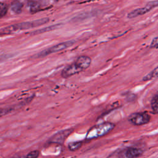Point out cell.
Segmentation results:
<instances>
[{
  "label": "cell",
  "mask_w": 158,
  "mask_h": 158,
  "mask_svg": "<svg viewBox=\"0 0 158 158\" xmlns=\"http://www.w3.org/2000/svg\"><path fill=\"white\" fill-rule=\"evenodd\" d=\"M150 115L145 112H136L128 117V121L134 125H143L150 121Z\"/></svg>",
  "instance_id": "cell-5"
},
{
  "label": "cell",
  "mask_w": 158,
  "mask_h": 158,
  "mask_svg": "<svg viewBox=\"0 0 158 158\" xmlns=\"http://www.w3.org/2000/svg\"><path fill=\"white\" fill-rule=\"evenodd\" d=\"M40 155V151L38 150H35L30 152L27 156V157H30V158H36L38 157Z\"/></svg>",
  "instance_id": "cell-16"
},
{
  "label": "cell",
  "mask_w": 158,
  "mask_h": 158,
  "mask_svg": "<svg viewBox=\"0 0 158 158\" xmlns=\"http://www.w3.org/2000/svg\"><path fill=\"white\" fill-rule=\"evenodd\" d=\"M82 146V141H74L70 142L68 144V148L71 151H75L78 150Z\"/></svg>",
  "instance_id": "cell-12"
},
{
  "label": "cell",
  "mask_w": 158,
  "mask_h": 158,
  "mask_svg": "<svg viewBox=\"0 0 158 158\" xmlns=\"http://www.w3.org/2000/svg\"><path fill=\"white\" fill-rule=\"evenodd\" d=\"M158 47V36L153 38L152 40L151 44H150V48H155Z\"/></svg>",
  "instance_id": "cell-18"
},
{
  "label": "cell",
  "mask_w": 158,
  "mask_h": 158,
  "mask_svg": "<svg viewBox=\"0 0 158 158\" xmlns=\"http://www.w3.org/2000/svg\"><path fill=\"white\" fill-rule=\"evenodd\" d=\"M143 151L137 148H128L123 153V156L127 158H134L141 156L143 154Z\"/></svg>",
  "instance_id": "cell-8"
},
{
  "label": "cell",
  "mask_w": 158,
  "mask_h": 158,
  "mask_svg": "<svg viewBox=\"0 0 158 158\" xmlns=\"http://www.w3.org/2000/svg\"><path fill=\"white\" fill-rule=\"evenodd\" d=\"M23 4L19 0L13 1L11 4V9L15 14H20L22 10Z\"/></svg>",
  "instance_id": "cell-10"
},
{
  "label": "cell",
  "mask_w": 158,
  "mask_h": 158,
  "mask_svg": "<svg viewBox=\"0 0 158 158\" xmlns=\"http://www.w3.org/2000/svg\"><path fill=\"white\" fill-rule=\"evenodd\" d=\"M157 6H158V0L150 1L144 7L132 10L131 12H130V13H128L127 15V17H128V18L131 19V18L136 17L139 15H142L145 14L146 13L148 12L151 9H152L153 8H154Z\"/></svg>",
  "instance_id": "cell-7"
},
{
  "label": "cell",
  "mask_w": 158,
  "mask_h": 158,
  "mask_svg": "<svg viewBox=\"0 0 158 158\" xmlns=\"http://www.w3.org/2000/svg\"><path fill=\"white\" fill-rule=\"evenodd\" d=\"M30 10L31 13L38 12L42 9L43 4L40 0H30L28 2Z\"/></svg>",
  "instance_id": "cell-9"
},
{
  "label": "cell",
  "mask_w": 158,
  "mask_h": 158,
  "mask_svg": "<svg viewBox=\"0 0 158 158\" xmlns=\"http://www.w3.org/2000/svg\"><path fill=\"white\" fill-rule=\"evenodd\" d=\"M8 7L7 5L3 2H0V19L4 17L7 12Z\"/></svg>",
  "instance_id": "cell-15"
},
{
  "label": "cell",
  "mask_w": 158,
  "mask_h": 158,
  "mask_svg": "<svg viewBox=\"0 0 158 158\" xmlns=\"http://www.w3.org/2000/svg\"><path fill=\"white\" fill-rule=\"evenodd\" d=\"M115 127V125L110 122H104L90 128L86 133V139L91 140L102 137L110 132Z\"/></svg>",
  "instance_id": "cell-3"
},
{
  "label": "cell",
  "mask_w": 158,
  "mask_h": 158,
  "mask_svg": "<svg viewBox=\"0 0 158 158\" xmlns=\"http://www.w3.org/2000/svg\"><path fill=\"white\" fill-rule=\"evenodd\" d=\"M73 131V128H67L60 130L53 135L49 139V143L62 145L66 138Z\"/></svg>",
  "instance_id": "cell-6"
},
{
  "label": "cell",
  "mask_w": 158,
  "mask_h": 158,
  "mask_svg": "<svg viewBox=\"0 0 158 158\" xmlns=\"http://www.w3.org/2000/svg\"><path fill=\"white\" fill-rule=\"evenodd\" d=\"M8 58L7 55H4V56H0V63L4 61V60H6Z\"/></svg>",
  "instance_id": "cell-19"
},
{
  "label": "cell",
  "mask_w": 158,
  "mask_h": 158,
  "mask_svg": "<svg viewBox=\"0 0 158 158\" xmlns=\"http://www.w3.org/2000/svg\"><path fill=\"white\" fill-rule=\"evenodd\" d=\"M151 108L155 113H158V96H154L151 101Z\"/></svg>",
  "instance_id": "cell-13"
},
{
  "label": "cell",
  "mask_w": 158,
  "mask_h": 158,
  "mask_svg": "<svg viewBox=\"0 0 158 158\" xmlns=\"http://www.w3.org/2000/svg\"><path fill=\"white\" fill-rule=\"evenodd\" d=\"M12 110V109H9V108H5V109H0V117L8 114L9 113H10Z\"/></svg>",
  "instance_id": "cell-17"
},
{
  "label": "cell",
  "mask_w": 158,
  "mask_h": 158,
  "mask_svg": "<svg viewBox=\"0 0 158 158\" xmlns=\"http://www.w3.org/2000/svg\"><path fill=\"white\" fill-rule=\"evenodd\" d=\"M158 77V66L154 69L152 70H151L150 72L147 73L143 78V81H148L152 79H154L155 78H157Z\"/></svg>",
  "instance_id": "cell-11"
},
{
  "label": "cell",
  "mask_w": 158,
  "mask_h": 158,
  "mask_svg": "<svg viewBox=\"0 0 158 158\" xmlns=\"http://www.w3.org/2000/svg\"><path fill=\"white\" fill-rule=\"evenodd\" d=\"M48 18H43L38 20L30 21V22H24L19 23H15L14 25H11L4 28L0 29V36L7 35L13 33L15 31L23 30H27L35 27H37L41 26V25L45 24L48 22Z\"/></svg>",
  "instance_id": "cell-2"
},
{
  "label": "cell",
  "mask_w": 158,
  "mask_h": 158,
  "mask_svg": "<svg viewBox=\"0 0 158 158\" xmlns=\"http://www.w3.org/2000/svg\"><path fill=\"white\" fill-rule=\"evenodd\" d=\"M75 40H69L67 41H64L60 43H59L57 44H56L54 46H52L50 48H48L42 51H40V52L37 53L33 57L35 58H40V57H44L46 56H48L51 54L58 52L59 51H61L62 50H64L67 48H70L72 45H73L75 43Z\"/></svg>",
  "instance_id": "cell-4"
},
{
  "label": "cell",
  "mask_w": 158,
  "mask_h": 158,
  "mask_svg": "<svg viewBox=\"0 0 158 158\" xmlns=\"http://www.w3.org/2000/svg\"><path fill=\"white\" fill-rule=\"evenodd\" d=\"M59 25V24H56V25H52V26L48 27H47V28H43V29H40V30L35 31L33 33V34H38V33H43V32H45V31H51V30H54V29L58 28Z\"/></svg>",
  "instance_id": "cell-14"
},
{
  "label": "cell",
  "mask_w": 158,
  "mask_h": 158,
  "mask_svg": "<svg viewBox=\"0 0 158 158\" xmlns=\"http://www.w3.org/2000/svg\"><path fill=\"white\" fill-rule=\"evenodd\" d=\"M91 62V59L86 56H80L72 64L65 66L61 72L64 78H69L88 69Z\"/></svg>",
  "instance_id": "cell-1"
}]
</instances>
